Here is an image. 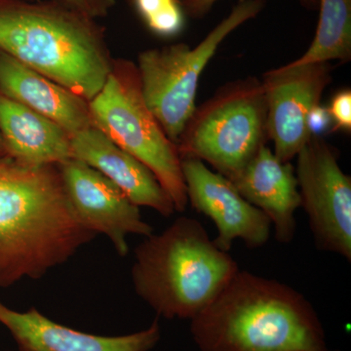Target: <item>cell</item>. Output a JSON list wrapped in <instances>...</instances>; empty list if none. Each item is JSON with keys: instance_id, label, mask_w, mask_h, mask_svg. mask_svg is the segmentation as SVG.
I'll return each mask as SVG.
<instances>
[{"instance_id": "obj_21", "label": "cell", "mask_w": 351, "mask_h": 351, "mask_svg": "<svg viewBox=\"0 0 351 351\" xmlns=\"http://www.w3.org/2000/svg\"><path fill=\"white\" fill-rule=\"evenodd\" d=\"M306 123L311 137H321V135L329 130L330 128L332 131L331 115H330L328 108L322 107L320 104L311 110L307 117Z\"/></svg>"}, {"instance_id": "obj_1", "label": "cell", "mask_w": 351, "mask_h": 351, "mask_svg": "<svg viewBox=\"0 0 351 351\" xmlns=\"http://www.w3.org/2000/svg\"><path fill=\"white\" fill-rule=\"evenodd\" d=\"M96 235L71 207L58 165L0 156V288L41 278Z\"/></svg>"}, {"instance_id": "obj_7", "label": "cell", "mask_w": 351, "mask_h": 351, "mask_svg": "<svg viewBox=\"0 0 351 351\" xmlns=\"http://www.w3.org/2000/svg\"><path fill=\"white\" fill-rule=\"evenodd\" d=\"M263 7L265 0H240L228 17L195 47L180 43L138 55L143 97L171 142L177 145L195 112L201 73L219 46L237 27L255 18Z\"/></svg>"}, {"instance_id": "obj_10", "label": "cell", "mask_w": 351, "mask_h": 351, "mask_svg": "<svg viewBox=\"0 0 351 351\" xmlns=\"http://www.w3.org/2000/svg\"><path fill=\"white\" fill-rule=\"evenodd\" d=\"M71 207L96 234H105L120 257L129 253V235L149 237L152 225L143 219L140 207L91 166L75 158L58 165Z\"/></svg>"}, {"instance_id": "obj_3", "label": "cell", "mask_w": 351, "mask_h": 351, "mask_svg": "<svg viewBox=\"0 0 351 351\" xmlns=\"http://www.w3.org/2000/svg\"><path fill=\"white\" fill-rule=\"evenodd\" d=\"M0 51L88 101L113 63L92 19L53 4L0 2Z\"/></svg>"}, {"instance_id": "obj_5", "label": "cell", "mask_w": 351, "mask_h": 351, "mask_svg": "<svg viewBox=\"0 0 351 351\" xmlns=\"http://www.w3.org/2000/svg\"><path fill=\"white\" fill-rule=\"evenodd\" d=\"M267 140V107L262 82L247 77L219 88L196 108L177 147L181 158L209 163L230 180Z\"/></svg>"}, {"instance_id": "obj_15", "label": "cell", "mask_w": 351, "mask_h": 351, "mask_svg": "<svg viewBox=\"0 0 351 351\" xmlns=\"http://www.w3.org/2000/svg\"><path fill=\"white\" fill-rule=\"evenodd\" d=\"M0 93L56 122L71 136L93 125L89 101L2 51Z\"/></svg>"}, {"instance_id": "obj_23", "label": "cell", "mask_w": 351, "mask_h": 351, "mask_svg": "<svg viewBox=\"0 0 351 351\" xmlns=\"http://www.w3.org/2000/svg\"><path fill=\"white\" fill-rule=\"evenodd\" d=\"M6 156L5 147H4L3 140H2L1 135H0V156Z\"/></svg>"}, {"instance_id": "obj_14", "label": "cell", "mask_w": 351, "mask_h": 351, "mask_svg": "<svg viewBox=\"0 0 351 351\" xmlns=\"http://www.w3.org/2000/svg\"><path fill=\"white\" fill-rule=\"evenodd\" d=\"M230 181L245 199L269 217L280 243L294 239L295 214L301 207V196L291 162L279 160L265 145Z\"/></svg>"}, {"instance_id": "obj_8", "label": "cell", "mask_w": 351, "mask_h": 351, "mask_svg": "<svg viewBox=\"0 0 351 351\" xmlns=\"http://www.w3.org/2000/svg\"><path fill=\"white\" fill-rule=\"evenodd\" d=\"M338 156L322 138L311 137L295 156V172L318 248L350 262L351 178L341 170Z\"/></svg>"}, {"instance_id": "obj_13", "label": "cell", "mask_w": 351, "mask_h": 351, "mask_svg": "<svg viewBox=\"0 0 351 351\" xmlns=\"http://www.w3.org/2000/svg\"><path fill=\"white\" fill-rule=\"evenodd\" d=\"M71 157L99 171L119 186L137 206L149 207L163 217L175 213L174 203L156 175L93 125L71 137Z\"/></svg>"}, {"instance_id": "obj_18", "label": "cell", "mask_w": 351, "mask_h": 351, "mask_svg": "<svg viewBox=\"0 0 351 351\" xmlns=\"http://www.w3.org/2000/svg\"><path fill=\"white\" fill-rule=\"evenodd\" d=\"M136 10L147 27L164 38L179 36L184 27L182 0H133Z\"/></svg>"}, {"instance_id": "obj_12", "label": "cell", "mask_w": 351, "mask_h": 351, "mask_svg": "<svg viewBox=\"0 0 351 351\" xmlns=\"http://www.w3.org/2000/svg\"><path fill=\"white\" fill-rule=\"evenodd\" d=\"M0 323L12 335L19 351H149L161 337L157 319L147 329L134 334L97 336L54 322L36 307L19 313L1 302Z\"/></svg>"}, {"instance_id": "obj_11", "label": "cell", "mask_w": 351, "mask_h": 351, "mask_svg": "<svg viewBox=\"0 0 351 351\" xmlns=\"http://www.w3.org/2000/svg\"><path fill=\"white\" fill-rule=\"evenodd\" d=\"M182 170L189 202L217 226L214 243L219 249L230 251L235 239L251 249L267 243L272 228L269 217L245 199L228 178L195 158H182Z\"/></svg>"}, {"instance_id": "obj_9", "label": "cell", "mask_w": 351, "mask_h": 351, "mask_svg": "<svg viewBox=\"0 0 351 351\" xmlns=\"http://www.w3.org/2000/svg\"><path fill=\"white\" fill-rule=\"evenodd\" d=\"M330 63L285 66L271 69L261 80L267 107V133L274 156L291 162L311 138L309 112L319 105L332 80Z\"/></svg>"}, {"instance_id": "obj_17", "label": "cell", "mask_w": 351, "mask_h": 351, "mask_svg": "<svg viewBox=\"0 0 351 351\" xmlns=\"http://www.w3.org/2000/svg\"><path fill=\"white\" fill-rule=\"evenodd\" d=\"M319 20L308 49L289 66L351 60V0H319Z\"/></svg>"}, {"instance_id": "obj_19", "label": "cell", "mask_w": 351, "mask_h": 351, "mask_svg": "<svg viewBox=\"0 0 351 351\" xmlns=\"http://www.w3.org/2000/svg\"><path fill=\"white\" fill-rule=\"evenodd\" d=\"M332 117V131H351V91L341 90L332 97L329 107Z\"/></svg>"}, {"instance_id": "obj_20", "label": "cell", "mask_w": 351, "mask_h": 351, "mask_svg": "<svg viewBox=\"0 0 351 351\" xmlns=\"http://www.w3.org/2000/svg\"><path fill=\"white\" fill-rule=\"evenodd\" d=\"M64 6L93 20L104 17L114 4L113 0H63Z\"/></svg>"}, {"instance_id": "obj_6", "label": "cell", "mask_w": 351, "mask_h": 351, "mask_svg": "<svg viewBox=\"0 0 351 351\" xmlns=\"http://www.w3.org/2000/svg\"><path fill=\"white\" fill-rule=\"evenodd\" d=\"M92 124L135 156L156 175L174 203L176 212L188 205L182 158L145 104L137 66L113 61L107 82L89 101Z\"/></svg>"}, {"instance_id": "obj_2", "label": "cell", "mask_w": 351, "mask_h": 351, "mask_svg": "<svg viewBox=\"0 0 351 351\" xmlns=\"http://www.w3.org/2000/svg\"><path fill=\"white\" fill-rule=\"evenodd\" d=\"M191 321L200 351H328L319 317L304 295L246 270Z\"/></svg>"}, {"instance_id": "obj_4", "label": "cell", "mask_w": 351, "mask_h": 351, "mask_svg": "<svg viewBox=\"0 0 351 351\" xmlns=\"http://www.w3.org/2000/svg\"><path fill=\"white\" fill-rule=\"evenodd\" d=\"M239 270L197 219L181 217L138 245L131 277L136 294L157 315L193 319Z\"/></svg>"}, {"instance_id": "obj_22", "label": "cell", "mask_w": 351, "mask_h": 351, "mask_svg": "<svg viewBox=\"0 0 351 351\" xmlns=\"http://www.w3.org/2000/svg\"><path fill=\"white\" fill-rule=\"evenodd\" d=\"M219 0H182V8L184 13L189 14L193 18H201L209 12ZM300 2L309 9L315 8L319 0H299Z\"/></svg>"}, {"instance_id": "obj_16", "label": "cell", "mask_w": 351, "mask_h": 351, "mask_svg": "<svg viewBox=\"0 0 351 351\" xmlns=\"http://www.w3.org/2000/svg\"><path fill=\"white\" fill-rule=\"evenodd\" d=\"M0 135L6 156L29 166L60 165L71 157L63 127L0 93Z\"/></svg>"}]
</instances>
